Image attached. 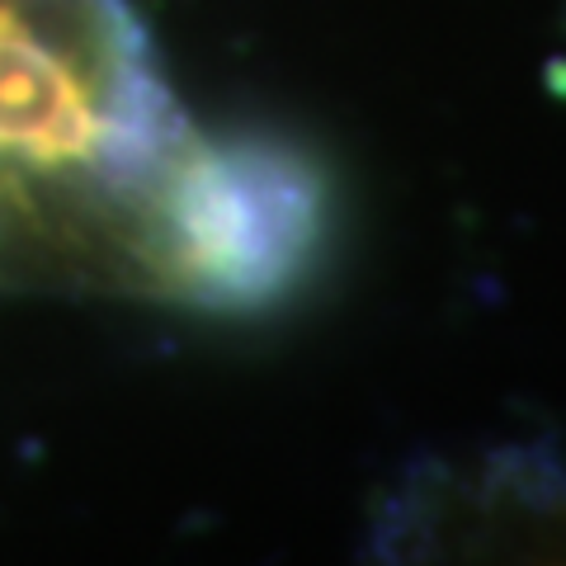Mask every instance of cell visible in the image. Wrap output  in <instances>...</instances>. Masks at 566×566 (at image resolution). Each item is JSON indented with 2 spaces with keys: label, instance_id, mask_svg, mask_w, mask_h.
Returning a JSON list of instances; mask_svg holds the SVG:
<instances>
[{
  "label": "cell",
  "instance_id": "cell-1",
  "mask_svg": "<svg viewBox=\"0 0 566 566\" xmlns=\"http://www.w3.org/2000/svg\"><path fill=\"white\" fill-rule=\"evenodd\" d=\"M316 185L264 142H185L156 180L137 283L208 312H255L307 270Z\"/></svg>",
  "mask_w": 566,
  "mask_h": 566
},
{
  "label": "cell",
  "instance_id": "cell-2",
  "mask_svg": "<svg viewBox=\"0 0 566 566\" xmlns=\"http://www.w3.org/2000/svg\"><path fill=\"white\" fill-rule=\"evenodd\" d=\"M359 566H566V463L547 444L420 458L378 505Z\"/></svg>",
  "mask_w": 566,
  "mask_h": 566
},
{
  "label": "cell",
  "instance_id": "cell-3",
  "mask_svg": "<svg viewBox=\"0 0 566 566\" xmlns=\"http://www.w3.org/2000/svg\"><path fill=\"white\" fill-rule=\"evenodd\" d=\"M0 199H6V189H0Z\"/></svg>",
  "mask_w": 566,
  "mask_h": 566
}]
</instances>
